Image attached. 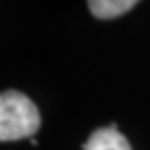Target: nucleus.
Returning <instances> with one entry per match:
<instances>
[{"mask_svg": "<svg viewBox=\"0 0 150 150\" xmlns=\"http://www.w3.org/2000/svg\"><path fill=\"white\" fill-rule=\"evenodd\" d=\"M41 115L25 94L8 90L0 94V140H18L37 133Z\"/></svg>", "mask_w": 150, "mask_h": 150, "instance_id": "nucleus-1", "label": "nucleus"}, {"mask_svg": "<svg viewBox=\"0 0 150 150\" xmlns=\"http://www.w3.org/2000/svg\"><path fill=\"white\" fill-rule=\"evenodd\" d=\"M84 150H131V144L123 137V133L117 131L115 125H111L94 131L86 140Z\"/></svg>", "mask_w": 150, "mask_h": 150, "instance_id": "nucleus-2", "label": "nucleus"}, {"mask_svg": "<svg viewBox=\"0 0 150 150\" xmlns=\"http://www.w3.org/2000/svg\"><path fill=\"white\" fill-rule=\"evenodd\" d=\"M137 2L134 0H92L88 2L90 12L100 20H113L123 14H127L129 10H133Z\"/></svg>", "mask_w": 150, "mask_h": 150, "instance_id": "nucleus-3", "label": "nucleus"}]
</instances>
